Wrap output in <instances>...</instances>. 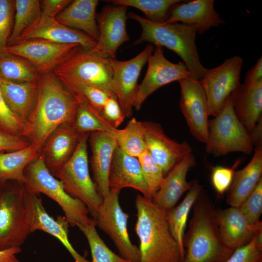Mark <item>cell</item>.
Listing matches in <instances>:
<instances>
[{
  "label": "cell",
  "instance_id": "obj_14",
  "mask_svg": "<svg viewBox=\"0 0 262 262\" xmlns=\"http://www.w3.org/2000/svg\"><path fill=\"white\" fill-rule=\"evenodd\" d=\"M78 46L80 45L33 39L8 46L4 52L25 59L41 75L53 72Z\"/></svg>",
  "mask_w": 262,
  "mask_h": 262
},
{
  "label": "cell",
  "instance_id": "obj_13",
  "mask_svg": "<svg viewBox=\"0 0 262 262\" xmlns=\"http://www.w3.org/2000/svg\"><path fill=\"white\" fill-rule=\"evenodd\" d=\"M181 97L180 108L191 134L205 144L208 134L209 108L201 82L191 77L179 80Z\"/></svg>",
  "mask_w": 262,
  "mask_h": 262
},
{
  "label": "cell",
  "instance_id": "obj_38",
  "mask_svg": "<svg viewBox=\"0 0 262 262\" xmlns=\"http://www.w3.org/2000/svg\"><path fill=\"white\" fill-rule=\"evenodd\" d=\"M66 86L74 95L83 98L93 108L100 113L108 98L115 95L112 92L93 85L76 84Z\"/></svg>",
  "mask_w": 262,
  "mask_h": 262
},
{
  "label": "cell",
  "instance_id": "obj_9",
  "mask_svg": "<svg viewBox=\"0 0 262 262\" xmlns=\"http://www.w3.org/2000/svg\"><path fill=\"white\" fill-rule=\"evenodd\" d=\"M206 151L215 156L233 152L251 154L250 132L237 117L230 97L219 114L209 120Z\"/></svg>",
  "mask_w": 262,
  "mask_h": 262
},
{
  "label": "cell",
  "instance_id": "obj_12",
  "mask_svg": "<svg viewBox=\"0 0 262 262\" xmlns=\"http://www.w3.org/2000/svg\"><path fill=\"white\" fill-rule=\"evenodd\" d=\"M243 59L235 56L219 66L208 69L201 82L207 97L210 115L215 116L221 111L231 94L241 84Z\"/></svg>",
  "mask_w": 262,
  "mask_h": 262
},
{
  "label": "cell",
  "instance_id": "obj_41",
  "mask_svg": "<svg viewBox=\"0 0 262 262\" xmlns=\"http://www.w3.org/2000/svg\"><path fill=\"white\" fill-rule=\"evenodd\" d=\"M239 208L250 223L256 224L261 221L260 217L262 213V179Z\"/></svg>",
  "mask_w": 262,
  "mask_h": 262
},
{
  "label": "cell",
  "instance_id": "obj_7",
  "mask_svg": "<svg viewBox=\"0 0 262 262\" xmlns=\"http://www.w3.org/2000/svg\"><path fill=\"white\" fill-rule=\"evenodd\" d=\"M24 176L26 183L33 190L45 194L58 203L69 225L80 229L92 219L86 205L70 196L62 182L51 174L40 154L27 165Z\"/></svg>",
  "mask_w": 262,
  "mask_h": 262
},
{
  "label": "cell",
  "instance_id": "obj_37",
  "mask_svg": "<svg viewBox=\"0 0 262 262\" xmlns=\"http://www.w3.org/2000/svg\"><path fill=\"white\" fill-rule=\"evenodd\" d=\"M88 242L92 262H130L112 251L98 235L94 219L79 229Z\"/></svg>",
  "mask_w": 262,
  "mask_h": 262
},
{
  "label": "cell",
  "instance_id": "obj_1",
  "mask_svg": "<svg viewBox=\"0 0 262 262\" xmlns=\"http://www.w3.org/2000/svg\"><path fill=\"white\" fill-rule=\"evenodd\" d=\"M79 104L75 95L53 72L41 74L36 101L21 136L40 153L57 128L65 124L74 125Z\"/></svg>",
  "mask_w": 262,
  "mask_h": 262
},
{
  "label": "cell",
  "instance_id": "obj_21",
  "mask_svg": "<svg viewBox=\"0 0 262 262\" xmlns=\"http://www.w3.org/2000/svg\"><path fill=\"white\" fill-rule=\"evenodd\" d=\"M110 189L120 191L130 187L151 199L137 157L131 156L116 147L112 159L109 174Z\"/></svg>",
  "mask_w": 262,
  "mask_h": 262
},
{
  "label": "cell",
  "instance_id": "obj_29",
  "mask_svg": "<svg viewBox=\"0 0 262 262\" xmlns=\"http://www.w3.org/2000/svg\"><path fill=\"white\" fill-rule=\"evenodd\" d=\"M36 192L34 197V214L31 226L32 233L36 230L47 232L57 238L68 251L75 262H90L79 254L68 239V226L65 217L55 220L45 210L42 199Z\"/></svg>",
  "mask_w": 262,
  "mask_h": 262
},
{
  "label": "cell",
  "instance_id": "obj_27",
  "mask_svg": "<svg viewBox=\"0 0 262 262\" xmlns=\"http://www.w3.org/2000/svg\"><path fill=\"white\" fill-rule=\"evenodd\" d=\"M230 98L237 117L252 132L262 119V83L255 86L241 83Z\"/></svg>",
  "mask_w": 262,
  "mask_h": 262
},
{
  "label": "cell",
  "instance_id": "obj_26",
  "mask_svg": "<svg viewBox=\"0 0 262 262\" xmlns=\"http://www.w3.org/2000/svg\"><path fill=\"white\" fill-rule=\"evenodd\" d=\"M262 147H255L250 162L241 170L235 171L227 203L239 207L262 179Z\"/></svg>",
  "mask_w": 262,
  "mask_h": 262
},
{
  "label": "cell",
  "instance_id": "obj_42",
  "mask_svg": "<svg viewBox=\"0 0 262 262\" xmlns=\"http://www.w3.org/2000/svg\"><path fill=\"white\" fill-rule=\"evenodd\" d=\"M240 162V160H237L231 167L218 165L213 168L211 181L217 194L221 196L229 190L233 179L235 169Z\"/></svg>",
  "mask_w": 262,
  "mask_h": 262
},
{
  "label": "cell",
  "instance_id": "obj_45",
  "mask_svg": "<svg viewBox=\"0 0 262 262\" xmlns=\"http://www.w3.org/2000/svg\"><path fill=\"white\" fill-rule=\"evenodd\" d=\"M101 114L113 127L116 129L125 117L115 95L108 98L102 108Z\"/></svg>",
  "mask_w": 262,
  "mask_h": 262
},
{
  "label": "cell",
  "instance_id": "obj_20",
  "mask_svg": "<svg viewBox=\"0 0 262 262\" xmlns=\"http://www.w3.org/2000/svg\"><path fill=\"white\" fill-rule=\"evenodd\" d=\"M113 131L90 133L92 151L91 167L94 183L99 195L103 198L110 191L109 174L114 152L117 147Z\"/></svg>",
  "mask_w": 262,
  "mask_h": 262
},
{
  "label": "cell",
  "instance_id": "obj_30",
  "mask_svg": "<svg viewBox=\"0 0 262 262\" xmlns=\"http://www.w3.org/2000/svg\"><path fill=\"white\" fill-rule=\"evenodd\" d=\"M203 188L197 180L192 185L183 200L167 212V219L170 232L184 256L183 239L189 213Z\"/></svg>",
  "mask_w": 262,
  "mask_h": 262
},
{
  "label": "cell",
  "instance_id": "obj_31",
  "mask_svg": "<svg viewBox=\"0 0 262 262\" xmlns=\"http://www.w3.org/2000/svg\"><path fill=\"white\" fill-rule=\"evenodd\" d=\"M40 153L33 146L9 152L0 153V182L16 180L26 183L24 170Z\"/></svg>",
  "mask_w": 262,
  "mask_h": 262
},
{
  "label": "cell",
  "instance_id": "obj_24",
  "mask_svg": "<svg viewBox=\"0 0 262 262\" xmlns=\"http://www.w3.org/2000/svg\"><path fill=\"white\" fill-rule=\"evenodd\" d=\"M213 0H194L180 2L172 9L166 23L178 21L196 27L197 32L201 34L212 27L223 24L225 21L214 8Z\"/></svg>",
  "mask_w": 262,
  "mask_h": 262
},
{
  "label": "cell",
  "instance_id": "obj_49",
  "mask_svg": "<svg viewBox=\"0 0 262 262\" xmlns=\"http://www.w3.org/2000/svg\"><path fill=\"white\" fill-rule=\"evenodd\" d=\"M21 251L20 247L0 250V262H21L16 257V255Z\"/></svg>",
  "mask_w": 262,
  "mask_h": 262
},
{
  "label": "cell",
  "instance_id": "obj_36",
  "mask_svg": "<svg viewBox=\"0 0 262 262\" xmlns=\"http://www.w3.org/2000/svg\"><path fill=\"white\" fill-rule=\"evenodd\" d=\"M41 13L40 0H16L14 25L7 47L16 44L22 32L39 19Z\"/></svg>",
  "mask_w": 262,
  "mask_h": 262
},
{
  "label": "cell",
  "instance_id": "obj_46",
  "mask_svg": "<svg viewBox=\"0 0 262 262\" xmlns=\"http://www.w3.org/2000/svg\"><path fill=\"white\" fill-rule=\"evenodd\" d=\"M31 144L23 136L9 134L0 131V153L24 148Z\"/></svg>",
  "mask_w": 262,
  "mask_h": 262
},
{
  "label": "cell",
  "instance_id": "obj_3",
  "mask_svg": "<svg viewBox=\"0 0 262 262\" xmlns=\"http://www.w3.org/2000/svg\"><path fill=\"white\" fill-rule=\"evenodd\" d=\"M192 216L183 239L182 262H225L232 253L220 238L216 210L202 191L193 207Z\"/></svg>",
  "mask_w": 262,
  "mask_h": 262
},
{
  "label": "cell",
  "instance_id": "obj_32",
  "mask_svg": "<svg viewBox=\"0 0 262 262\" xmlns=\"http://www.w3.org/2000/svg\"><path fill=\"white\" fill-rule=\"evenodd\" d=\"M40 76L25 59L5 52L0 55V78L13 82H34Z\"/></svg>",
  "mask_w": 262,
  "mask_h": 262
},
{
  "label": "cell",
  "instance_id": "obj_43",
  "mask_svg": "<svg viewBox=\"0 0 262 262\" xmlns=\"http://www.w3.org/2000/svg\"><path fill=\"white\" fill-rule=\"evenodd\" d=\"M24 126V124L9 109L0 89V131L12 135L21 136Z\"/></svg>",
  "mask_w": 262,
  "mask_h": 262
},
{
  "label": "cell",
  "instance_id": "obj_44",
  "mask_svg": "<svg viewBox=\"0 0 262 262\" xmlns=\"http://www.w3.org/2000/svg\"><path fill=\"white\" fill-rule=\"evenodd\" d=\"M225 262H262V247L254 237L247 245L234 250Z\"/></svg>",
  "mask_w": 262,
  "mask_h": 262
},
{
  "label": "cell",
  "instance_id": "obj_19",
  "mask_svg": "<svg viewBox=\"0 0 262 262\" xmlns=\"http://www.w3.org/2000/svg\"><path fill=\"white\" fill-rule=\"evenodd\" d=\"M218 231L223 244L234 250L250 243L262 231V222L250 223L239 207H230L216 211Z\"/></svg>",
  "mask_w": 262,
  "mask_h": 262
},
{
  "label": "cell",
  "instance_id": "obj_5",
  "mask_svg": "<svg viewBox=\"0 0 262 262\" xmlns=\"http://www.w3.org/2000/svg\"><path fill=\"white\" fill-rule=\"evenodd\" d=\"M127 16L137 21L142 28L140 37L133 45L147 42L155 46L166 47L181 58L188 68L190 77L198 81L202 80L208 69L200 61L195 42L197 33L195 26L154 22L132 12Z\"/></svg>",
  "mask_w": 262,
  "mask_h": 262
},
{
  "label": "cell",
  "instance_id": "obj_10",
  "mask_svg": "<svg viewBox=\"0 0 262 262\" xmlns=\"http://www.w3.org/2000/svg\"><path fill=\"white\" fill-rule=\"evenodd\" d=\"M120 191L111 190L103 198L96 217V226L113 241L120 256L130 262H140L139 248L133 245L128 230L129 214L122 209L119 201Z\"/></svg>",
  "mask_w": 262,
  "mask_h": 262
},
{
  "label": "cell",
  "instance_id": "obj_4",
  "mask_svg": "<svg viewBox=\"0 0 262 262\" xmlns=\"http://www.w3.org/2000/svg\"><path fill=\"white\" fill-rule=\"evenodd\" d=\"M35 193L19 181L0 188V250L20 247L32 233Z\"/></svg>",
  "mask_w": 262,
  "mask_h": 262
},
{
  "label": "cell",
  "instance_id": "obj_39",
  "mask_svg": "<svg viewBox=\"0 0 262 262\" xmlns=\"http://www.w3.org/2000/svg\"><path fill=\"white\" fill-rule=\"evenodd\" d=\"M138 159L152 199L153 196L159 190L164 175L161 168L147 150L140 155Z\"/></svg>",
  "mask_w": 262,
  "mask_h": 262
},
{
  "label": "cell",
  "instance_id": "obj_35",
  "mask_svg": "<svg viewBox=\"0 0 262 262\" xmlns=\"http://www.w3.org/2000/svg\"><path fill=\"white\" fill-rule=\"evenodd\" d=\"M107 2L136 8L144 13L145 18L153 22L164 23L169 17L171 11L180 0H110Z\"/></svg>",
  "mask_w": 262,
  "mask_h": 262
},
{
  "label": "cell",
  "instance_id": "obj_18",
  "mask_svg": "<svg viewBox=\"0 0 262 262\" xmlns=\"http://www.w3.org/2000/svg\"><path fill=\"white\" fill-rule=\"evenodd\" d=\"M33 39L59 44H78L89 50L93 49L97 45L95 39L83 32L67 27L55 18L42 15L22 32L16 44Z\"/></svg>",
  "mask_w": 262,
  "mask_h": 262
},
{
  "label": "cell",
  "instance_id": "obj_34",
  "mask_svg": "<svg viewBox=\"0 0 262 262\" xmlns=\"http://www.w3.org/2000/svg\"><path fill=\"white\" fill-rule=\"evenodd\" d=\"M75 96L79 102L74 122V127L77 131L82 133L113 131L117 129L104 118L100 112L93 108L83 98Z\"/></svg>",
  "mask_w": 262,
  "mask_h": 262
},
{
  "label": "cell",
  "instance_id": "obj_16",
  "mask_svg": "<svg viewBox=\"0 0 262 262\" xmlns=\"http://www.w3.org/2000/svg\"><path fill=\"white\" fill-rule=\"evenodd\" d=\"M127 8L123 5L108 4L96 15L99 37L93 51L105 58L115 59L118 48L130 40L126 30Z\"/></svg>",
  "mask_w": 262,
  "mask_h": 262
},
{
  "label": "cell",
  "instance_id": "obj_40",
  "mask_svg": "<svg viewBox=\"0 0 262 262\" xmlns=\"http://www.w3.org/2000/svg\"><path fill=\"white\" fill-rule=\"evenodd\" d=\"M15 13V0H0V55L7 47L12 32Z\"/></svg>",
  "mask_w": 262,
  "mask_h": 262
},
{
  "label": "cell",
  "instance_id": "obj_25",
  "mask_svg": "<svg viewBox=\"0 0 262 262\" xmlns=\"http://www.w3.org/2000/svg\"><path fill=\"white\" fill-rule=\"evenodd\" d=\"M38 86V80L19 82L0 78V89L7 105L24 124L34 107Z\"/></svg>",
  "mask_w": 262,
  "mask_h": 262
},
{
  "label": "cell",
  "instance_id": "obj_28",
  "mask_svg": "<svg viewBox=\"0 0 262 262\" xmlns=\"http://www.w3.org/2000/svg\"><path fill=\"white\" fill-rule=\"evenodd\" d=\"M98 0H75L56 17L62 24L87 34L97 42L99 32L96 19Z\"/></svg>",
  "mask_w": 262,
  "mask_h": 262
},
{
  "label": "cell",
  "instance_id": "obj_17",
  "mask_svg": "<svg viewBox=\"0 0 262 262\" xmlns=\"http://www.w3.org/2000/svg\"><path fill=\"white\" fill-rule=\"evenodd\" d=\"M146 150L162 170L164 177L192 149L186 141L178 142L169 138L161 125L152 121L143 122Z\"/></svg>",
  "mask_w": 262,
  "mask_h": 262
},
{
  "label": "cell",
  "instance_id": "obj_22",
  "mask_svg": "<svg viewBox=\"0 0 262 262\" xmlns=\"http://www.w3.org/2000/svg\"><path fill=\"white\" fill-rule=\"evenodd\" d=\"M196 164L193 154L187 155L164 177L159 190L152 196L153 202L166 212L175 207L182 195L192 187V181H187V175Z\"/></svg>",
  "mask_w": 262,
  "mask_h": 262
},
{
  "label": "cell",
  "instance_id": "obj_6",
  "mask_svg": "<svg viewBox=\"0 0 262 262\" xmlns=\"http://www.w3.org/2000/svg\"><path fill=\"white\" fill-rule=\"evenodd\" d=\"M90 133H82L69 160L54 174L63 183L66 191L82 201L95 219L103 202L89 173L87 141Z\"/></svg>",
  "mask_w": 262,
  "mask_h": 262
},
{
  "label": "cell",
  "instance_id": "obj_47",
  "mask_svg": "<svg viewBox=\"0 0 262 262\" xmlns=\"http://www.w3.org/2000/svg\"><path fill=\"white\" fill-rule=\"evenodd\" d=\"M71 0H44L42 3L41 15L50 17H55L71 2Z\"/></svg>",
  "mask_w": 262,
  "mask_h": 262
},
{
  "label": "cell",
  "instance_id": "obj_15",
  "mask_svg": "<svg viewBox=\"0 0 262 262\" xmlns=\"http://www.w3.org/2000/svg\"><path fill=\"white\" fill-rule=\"evenodd\" d=\"M147 60L148 67L133 104L139 111L146 99L157 89L174 81L190 77L184 63H173L164 56L162 47L157 46Z\"/></svg>",
  "mask_w": 262,
  "mask_h": 262
},
{
  "label": "cell",
  "instance_id": "obj_11",
  "mask_svg": "<svg viewBox=\"0 0 262 262\" xmlns=\"http://www.w3.org/2000/svg\"><path fill=\"white\" fill-rule=\"evenodd\" d=\"M154 47L149 44L139 54L127 61L109 58L112 74V92L117 98L125 117L132 115L133 104L138 90V80L144 65L152 54Z\"/></svg>",
  "mask_w": 262,
  "mask_h": 262
},
{
  "label": "cell",
  "instance_id": "obj_33",
  "mask_svg": "<svg viewBox=\"0 0 262 262\" xmlns=\"http://www.w3.org/2000/svg\"><path fill=\"white\" fill-rule=\"evenodd\" d=\"M115 136L117 147L124 152L138 157L146 150L143 122L131 118L122 129H117Z\"/></svg>",
  "mask_w": 262,
  "mask_h": 262
},
{
  "label": "cell",
  "instance_id": "obj_2",
  "mask_svg": "<svg viewBox=\"0 0 262 262\" xmlns=\"http://www.w3.org/2000/svg\"><path fill=\"white\" fill-rule=\"evenodd\" d=\"M135 205L140 262H182L184 255L169 229L167 212L141 195L136 197Z\"/></svg>",
  "mask_w": 262,
  "mask_h": 262
},
{
  "label": "cell",
  "instance_id": "obj_48",
  "mask_svg": "<svg viewBox=\"0 0 262 262\" xmlns=\"http://www.w3.org/2000/svg\"><path fill=\"white\" fill-rule=\"evenodd\" d=\"M261 83H262V57L246 75L244 84L248 86H255Z\"/></svg>",
  "mask_w": 262,
  "mask_h": 262
},
{
  "label": "cell",
  "instance_id": "obj_23",
  "mask_svg": "<svg viewBox=\"0 0 262 262\" xmlns=\"http://www.w3.org/2000/svg\"><path fill=\"white\" fill-rule=\"evenodd\" d=\"M82 134L76 131L74 125L65 124L57 128L48 138L40 154L52 175L72 156Z\"/></svg>",
  "mask_w": 262,
  "mask_h": 262
},
{
  "label": "cell",
  "instance_id": "obj_8",
  "mask_svg": "<svg viewBox=\"0 0 262 262\" xmlns=\"http://www.w3.org/2000/svg\"><path fill=\"white\" fill-rule=\"evenodd\" d=\"M53 73L66 86L87 84L112 92L109 58L78 46Z\"/></svg>",
  "mask_w": 262,
  "mask_h": 262
}]
</instances>
